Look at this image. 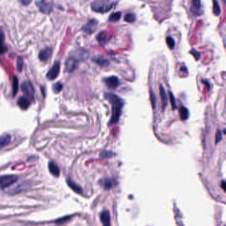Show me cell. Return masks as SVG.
Segmentation results:
<instances>
[{"label":"cell","mask_w":226,"mask_h":226,"mask_svg":"<svg viewBox=\"0 0 226 226\" xmlns=\"http://www.w3.org/2000/svg\"><path fill=\"white\" fill-rule=\"evenodd\" d=\"M104 98L111 104L112 115L110 121V124H115L119 120V117L121 115L122 109L123 107V100L117 95L106 93L104 94Z\"/></svg>","instance_id":"1"},{"label":"cell","mask_w":226,"mask_h":226,"mask_svg":"<svg viewBox=\"0 0 226 226\" xmlns=\"http://www.w3.org/2000/svg\"><path fill=\"white\" fill-rule=\"evenodd\" d=\"M115 4V2L111 1H98L92 3L91 7L95 12L103 13L111 10Z\"/></svg>","instance_id":"2"},{"label":"cell","mask_w":226,"mask_h":226,"mask_svg":"<svg viewBox=\"0 0 226 226\" xmlns=\"http://www.w3.org/2000/svg\"><path fill=\"white\" fill-rule=\"evenodd\" d=\"M80 62V61L77 57L73 55H72V54L70 53V56H69V58H67V60L66 61L65 66H66V70L69 72H73L76 69V68L78 67Z\"/></svg>","instance_id":"3"},{"label":"cell","mask_w":226,"mask_h":226,"mask_svg":"<svg viewBox=\"0 0 226 226\" xmlns=\"http://www.w3.org/2000/svg\"><path fill=\"white\" fill-rule=\"evenodd\" d=\"M21 90L27 98H29L31 100L33 99L35 90L33 84L30 82H29V81H25V82L23 83L21 85Z\"/></svg>","instance_id":"4"},{"label":"cell","mask_w":226,"mask_h":226,"mask_svg":"<svg viewBox=\"0 0 226 226\" xmlns=\"http://www.w3.org/2000/svg\"><path fill=\"white\" fill-rule=\"evenodd\" d=\"M17 177L14 175H5L0 177V188H6L15 182Z\"/></svg>","instance_id":"5"},{"label":"cell","mask_w":226,"mask_h":226,"mask_svg":"<svg viewBox=\"0 0 226 226\" xmlns=\"http://www.w3.org/2000/svg\"><path fill=\"white\" fill-rule=\"evenodd\" d=\"M61 69V63L60 62L56 61L55 64L51 67V69L48 72L47 74V78L50 80H53L56 79L58 74H59Z\"/></svg>","instance_id":"6"},{"label":"cell","mask_w":226,"mask_h":226,"mask_svg":"<svg viewBox=\"0 0 226 226\" xmlns=\"http://www.w3.org/2000/svg\"><path fill=\"white\" fill-rule=\"evenodd\" d=\"M37 7L39 10L44 14H49L52 10L53 6L52 2H46V1H39L36 2Z\"/></svg>","instance_id":"7"},{"label":"cell","mask_w":226,"mask_h":226,"mask_svg":"<svg viewBox=\"0 0 226 226\" xmlns=\"http://www.w3.org/2000/svg\"><path fill=\"white\" fill-rule=\"evenodd\" d=\"M98 24V20L95 19H92L88 21L86 24L83 26L82 30L85 33L90 34L93 33L94 31L96 29Z\"/></svg>","instance_id":"8"},{"label":"cell","mask_w":226,"mask_h":226,"mask_svg":"<svg viewBox=\"0 0 226 226\" xmlns=\"http://www.w3.org/2000/svg\"><path fill=\"white\" fill-rule=\"evenodd\" d=\"M103 81H104V82L106 84L107 88H109L110 89L116 88L119 84V80L118 78H117V76H114L106 78L103 80Z\"/></svg>","instance_id":"9"},{"label":"cell","mask_w":226,"mask_h":226,"mask_svg":"<svg viewBox=\"0 0 226 226\" xmlns=\"http://www.w3.org/2000/svg\"><path fill=\"white\" fill-rule=\"evenodd\" d=\"M52 53V49L51 48H46L40 51L39 55V58L40 61L46 62L51 58Z\"/></svg>","instance_id":"10"},{"label":"cell","mask_w":226,"mask_h":226,"mask_svg":"<svg viewBox=\"0 0 226 226\" xmlns=\"http://www.w3.org/2000/svg\"><path fill=\"white\" fill-rule=\"evenodd\" d=\"M191 11L194 15H200L202 14L203 11L202 8L201 2L200 1H193L191 7Z\"/></svg>","instance_id":"11"},{"label":"cell","mask_w":226,"mask_h":226,"mask_svg":"<svg viewBox=\"0 0 226 226\" xmlns=\"http://www.w3.org/2000/svg\"><path fill=\"white\" fill-rule=\"evenodd\" d=\"M31 99L26 96H23L21 97L19 99H18L17 104L19 106L21 109L23 110H27L31 105Z\"/></svg>","instance_id":"12"},{"label":"cell","mask_w":226,"mask_h":226,"mask_svg":"<svg viewBox=\"0 0 226 226\" xmlns=\"http://www.w3.org/2000/svg\"><path fill=\"white\" fill-rule=\"evenodd\" d=\"M100 220L103 226H111L110 225V215L109 211L104 210L100 215Z\"/></svg>","instance_id":"13"},{"label":"cell","mask_w":226,"mask_h":226,"mask_svg":"<svg viewBox=\"0 0 226 226\" xmlns=\"http://www.w3.org/2000/svg\"><path fill=\"white\" fill-rule=\"evenodd\" d=\"M11 137L10 134H3L0 137V149L8 145L10 143Z\"/></svg>","instance_id":"14"},{"label":"cell","mask_w":226,"mask_h":226,"mask_svg":"<svg viewBox=\"0 0 226 226\" xmlns=\"http://www.w3.org/2000/svg\"><path fill=\"white\" fill-rule=\"evenodd\" d=\"M48 169L50 173H51L53 176L56 177H59L60 175V169L58 166L54 162H50L48 164Z\"/></svg>","instance_id":"15"},{"label":"cell","mask_w":226,"mask_h":226,"mask_svg":"<svg viewBox=\"0 0 226 226\" xmlns=\"http://www.w3.org/2000/svg\"><path fill=\"white\" fill-rule=\"evenodd\" d=\"M4 40H5V36L3 31L0 28V55H3L7 51L6 45L4 44Z\"/></svg>","instance_id":"16"},{"label":"cell","mask_w":226,"mask_h":226,"mask_svg":"<svg viewBox=\"0 0 226 226\" xmlns=\"http://www.w3.org/2000/svg\"><path fill=\"white\" fill-rule=\"evenodd\" d=\"M160 94H161V99H162V107H163V109L165 110L167 105V97L166 96L165 90L162 86H160Z\"/></svg>","instance_id":"17"},{"label":"cell","mask_w":226,"mask_h":226,"mask_svg":"<svg viewBox=\"0 0 226 226\" xmlns=\"http://www.w3.org/2000/svg\"><path fill=\"white\" fill-rule=\"evenodd\" d=\"M67 183H68V185L71 188L72 190H73L74 192H76V193L78 194H81L82 192V188H81L79 186H78L77 184H75L74 182H72L71 180L69 179L67 180Z\"/></svg>","instance_id":"18"},{"label":"cell","mask_w":226,"mask_h":226,"mask_svg":"<svg viewBox=\"0 0 226 226\" xmlns=\"http://www.w3.org/2000/svg\"><path fill=\"white\" fill-rule=\"evenodd\" d=\"M93 61L95 62H96L97 64H98L99 65H100L102 66H106L109 65V62L107 61V60L105 58L102 57L100 56H98L96 58H94L93 59Z\"/></svg>","instance_id":"19"},{"label":"cell","mask_w":226,"mask_h":226,"mask_svg":"<svg viewBox=\"0 0 226 226\" xmlns=\"http://www.w3.org/2000/svg\"><path fill=\"white\" fill-rule=\"evenodd\" d=\"M180 118H181L182 120L185 121L188 118L189 116V111L188 110V109L186 107H182L180 109Z\"/></svg>","instance_id":"20"},{"label":"cell","mask_w":226,"mask_h":226,"mask_svg":"<svg viewBox=\"0 0 226 226\" xmlns=\"http://www.w3.org/2000/svg\"><path fill=\"white\" fill-rule=\"evenodd\" d=\"M18 86H19V82H18V79L15 76L13 77V82H12V94L13 96L15 97L16 94L18 92Z\"/></svg>","instance_id":"21"},{"label":"cell","mask_w":226,"mask_h":226,"mask_svg":"<svg viewBox=\"0 0 226 226\" xmlns=\"http://www.w3.org/2000/svg\"><path fill=\"white\" fill-rule=\"evenodd\" d=\"M96 39L100 44H105L107 42V37L104 31H102L96 36Z\"/></svg>","instance_id":"22"},{"label":"cell","mask_w":226,"mask_h":226,"mask_svg":"<svg viewBox=\"0 0 226 226\" xmlns=\"http://www.w3.org/2000/svg\"><path fill=\"white\" fill-rule=\"evenodd\" d=\"M121 16V13L120 12H116V13H114L110 16L109 19V21L110 22H115V21H118Z\"/></svg>","instance_id":"23"},{"label":"cell","mask_w":226,"mask_h":226,"mask_svg":"<svg viewBox=\"0 0 226 226\" xmlns=\"http://www.w3.org/2000/svg\"><path fill=\"white\" fill-rule=\"evenodd\" d=\"M124 19L125 21H127L128 23H133L135 20H136V16H135L134 13H129L125 15Z\"/></svg>","instance_id":"24"},{"label":"cell","mask_w":226,"mask_h":226,"mask_svg":"<svg viewBox=\"0 0 226 226\" xmlns=\"http://www.w3.org/2000/svg\"><path fill=\"white\" fill-rule=\"evenodd\" d=\"M62 87H63V86H62V83L56 82V83H55V84H54L53 86H52L53 92H55V94L59 93L61 91V90L62 89Z\"/></svg>","instance_id":"25"},{"label":"cell","mask_w":226,"mask_h":226,"mask_svg":"<svg viewBox=\"0 0 226 226\" xmlns=\"http://www.w3.org/2000/svg\"><path fill=\"white\" fill-rule=\"evenodd\" d=\"M102 186L106 189H110L112 186V182L109 178H106L102 180V182L101 183Z\"/></svg>","instance_id":"26"},{"label":"cell","mask_w":226,"mask_h":226,"mask_svg":"<svg viewBox=\"0 0 226 226\" xmlns=\"http://www.w3.org/2000/svg\"><path fill=\"white\" fill-rule=\"evenodd\" d=\"M213 12L214 13V15H216V16H218L221 13V9L219 4L218 2L215 1L214 2V5H213Z\"/></svg>","instance_id":"27"},{"label":"cell","mask_w":226,"mask_h":226,"mask_svg":"<svg viewBox=\"0 0 226 226\" xmlns=\"http://www.w3.org/2000/svg\"><path fill=\"white\" fill-rule=\"evenodd\" d=\"M166 43L167 45L170 48H174V46H175V41L171 37H166Z\"/></svg>","instance_id":"28"},{"label":"cell","mask_w":226,"mask_h":226,"mask_svg":"<svg viewBox=\"0 0 226 226\" xmlns=\"http://www.w3.org/2000/svg\"><path fill=\"white\" fill-rule=\"evenodd\" d=\"M17 70L19 72H21L23 70V61L21 58H19L17 60Z\"/></svg>","instance_id":"29"},{"label":"cell","mask_w":226,"mask_h":226,"mask_svg":"<svg viewBox=\"0 0 226 226\" xmlns=\"http://www.w3.org/2000/svg\"><path fill=\"white\" fill-rule=\"evenodd\" d=\"M190 53L192 54V55L194 57H195V58H196V59L197 61H198V60L199 59V58H200V52H197V51H196V50H194V49L191 50V51H190Z\"/></svg>","instance_id":"30"},{"label":"cell","mask_w":226,"mask_h":226,"mask_svg":"<svg viewBox=\"0 0 226 226\" xmlns=\"http://www.w3.org/2000/svg\"><path fill=\"white\" fill-rule=\"evenodd\" d=\"M170 102L172 103V106H173V109H176V102H175V99L173 96V94L171 92H170Z\"/></svg>","instance_id":"31"},{"label":"cell","mask_w":226,"mask_h":226,"mask_svg":"<svg viewBox=\"0 0 226 226\" xmlns=\"http://www.w3.org/2000/svg\"><path fill=\"white\" fill-rule=\"evenodd\" d=\"M221 137H222L221 136V132L220 130H218L216 135V143H218L219 141H221Z\"/></svg>","instance_id":"32"},{"label":"cell","mask_w":226,"mask_h":226,"mask_svg":"<svg viewBox=\"0 0 226 226\" xmlns=\"http://www.w3.org/2000/svg\"><path fill=\"white\" fill-rule=\"evenodd\" d=\"M151 102L153 103V107H155V95L153 93V92H151Z\"/></svg>","instance_id":"33"},{"label":"cell","mask_w":226,"mask_h":226,"mask_svg":"<svg viewBox=\"0 0 226 226\" xmlns=\"http://www.w3.org/2000/svg\"><path fill=\"white\" fill-rule=\"evenodd\" d=\"M21 3L23 4H25V5H27V4H29V3H31V2H24V1H22Z\"/></svg>","instance_id":"34"},{"label":"cell","mask_w":226,"mask_h":226,"mask_svg":"<svg viewBox=\"0 0 226 226\" xmlns=\"http://www.w3.org/2000/svg\"><path fill=\"white\" fill-rule=\"evenodd\" d=\"M223 188H224V190H225V182L224 181L223 182Z\"/></svg>","instance_id":"35"}]
</instances>
